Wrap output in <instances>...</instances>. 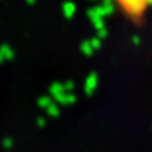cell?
<instances>
[{"label": "cell", "instance_id": "6da1fadb", "mask_svg": "<svg viewBox=\"0 0 152 152\" xmlns=\"http://www.w3.org/2000/svg\"><path fill=\"white\" fill-rule=\"evenodd\" d=\"M133 23H141L152 7V0H113Z\"/></svg>", "mask_w": 152, "mask_h": 152}]
</instances>
